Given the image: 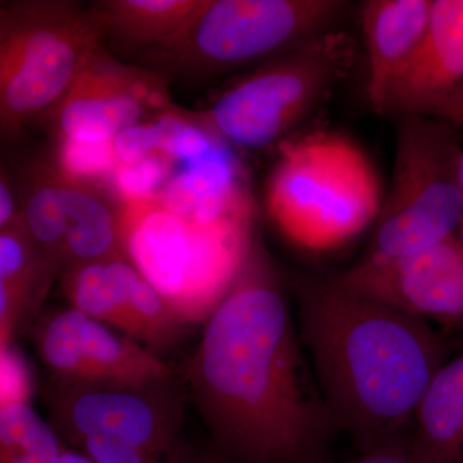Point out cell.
Segmentation results:
<instances>
[{"mask_svg": "<svg viewBox=\"0 0 463 463\" xmlns=\"http://www.w3.org/2000/svg\"><path fill=\"white\" fill-rule=\"evenodd\" d=\"M75 448L94 463H194L196 456L160 455L103 437L85 439Z\"/></svg>", "mask_w": 463, "mask_h": 463, "instance_id": "cell-25", "label": "cell"}, {"mask_svg": "<svg viewBox=\"0 0 463 463\" xmlns=\"http://www.w3.org/2000/svg\"><path fill=\"white\" fill-rule=\"evenodd\" d=\"M394 169L364 261L407 257L456 236L463 219L461 133L443 118L401 116Z\"/></svg>", "mask_w": 463, "mask_h": 463, "instance_id": "cell-6", "label": "cell"}, {"mask_svg": "<svg viewBox=\"0 0 463 463\" xmlns=\"http://www.w3.org/2000/svg\"><path fill=\"white\" fill-rule=\"evenodd\" d=\"M173 161L163 152L133 165L116 166L112 183L120 201L156 197L170 178Z\"/></svg>", "mask_w": 463, "mask_h": 463, "instance_id": "cell-24", "label": "cell"}, {"mask_svg": "<svg viewBox=\"0 0 463 463\" xmlns=\"http://www.w3.org/2000/svg\"><path fill=\"white\" fill-rule=\"evenodd\" d=\"M21 221L35 241L48 270L53 276L62 267L67 232V210L62 176L58 169L43 170L26 190Z\"/></svg>", "mask_w": 463, "mask_h": 463, "instance_id": "cell-20", "label": "cell"}, {"mask_svg": "<svg viewBox=\"0 0 463 463\" xmlns=\"http://www.w3.org/2000/svg\"><path fill=\"white\" fill-rule=\"evenodd\" d=\"M184 383L176 377L137 389L81 388L53 383L51 423L72 446L103 437L160 455H192L184 437Z\"/></svg>", "mask_w": 463, "mask_h": 463, "instance_id": "cell-9", "label": "cell"}, {"mask_svg": "<svg viewBox=\"0 0 463 463\" xmlns=\"http://www.w3.org/2000/svg\"><path fill=\"white\" fill-rule=\"evenodd\" d=\"M61 176L67 210L62 269L124 255L118 206H112L90 184Z\"/></svg>", "mask_w": 463, "mask_h": 463, "instance_id": "cell-18", "label": "cell"}, {"mask_svg": "<svg viewBox=\"0 0 463 463\" xmlns=\"http://www.w3.org/2000/svg\"><path fill=\"white\" fill-rule=\"evenodd\" d=\"M203 326L183 383L213 447L241 463L315 462L334 422L258 240Z\"/></svg>", "mask_w": 463, "mask_h": 463, "instance_id": "cell-1", "label": "cell"}, {"mask_svg": "<svg viewBox=\"0 0 463 463\" xmlns=\"http://www.w3.org/2000/svg\"><path fill=\"white\" fill-rule=\"evenodd\" d=\"M124 257L185 326L205 323L254 246V221L200 224L155 197L118 203Z\"/></svg>", "mask_w": 463, "mask_h": 463, "instance_id": "cell-4", "label": "cell"}, {"mask_svg": "<svg viewBox=\"0 0 463 463\" xmlns=\"http://www.w3.org/2000/svg\"><path fill=\"white\" fill-rule=\"evenodd\" d=\"M118 166L114 143L58 141V172L72 181L90 184V181L112 178Z\"/></svg>", "mask_w": 463, "mask_h": 463, "instance_id": "cell-23", "label": "cell"}, {"mask_svg": "<svg viewBox=\"0 0 463 463\" xmlns=\"http://www.w3.org/2000/svg\"><path fill=\"white\" fill-rule=\"evenodd\" d=\"M108 35L99 8L14 2L0 8V123L14 134L53 109Z\"/></svg>", "mask_w": 463, "mask_h": 463, "instance_id": "cell-5", "label": "cell"}, {"mask_svg": "<svg viewBox=\"0 0 463 463\" xmlns=\"http://www.w3.org/2000/svg\"><path fill=\"white\" fill-rule=\"evenodd\" d=\"M112 143L118 165H133L161 151L163 129L157 118L143 121L118 133Z\"/></svg>", "mask_w": 463, "mask_h": 463, "instance_id": "cell-26", "label": "cell"}, {"mask_svg": "<svg viewBox=\"0 0 463 463\" xmlns=\"http://www.w3.org/2000/svg\"><path fill=\"white\" fill-rule=\"evenodd\" d=\"M265 205L294 245L337 250L376 223L383 203L373 161L346 134L319 130L282 143Z\"/></svg>", "mask_w": 463, "mask_h": 463, "instance_id": "cell-3", "label": "cell"}, {"mask_svg": "<svg viewBox=\"0 0 463 463\" xmlns=\"http://www.w3.org/2000/svg\"><path fill=\"white\" fill-rule=\"evenodd\" d=\"M194 463H241L236 459L231 458L230 456L224 455L221 450L216 448H207L203 450L199 455L194 456Z\"/></svg>", "mask_w": 463, "mask_h": 463, "instance_id": "cell-30", "label": "cell"}, {"mask_svg": "<svg viewBox=\"0 0 463 463\" xmlns=\"http://www.w3.org/2000/svg\"><path fill=\"white\" fill-rule=\"evenodd\" d=\"M74 309L157 354L182 336L184 323L124 255L79 268L67 286Z\"/></svg>", "mask_w": 463, "mask_h": 463, "instance_id": "cell-13", "label": "cell"}, {"mask_svg": "<svg viewBox=\"0 0 463 463\" xmlns=\"http://www.w3.org/2000/svg\"><path fill=\"white\" fill-rule=\"evenodd\" d=\"M443 120L452 124L453 127H455L456 129L461 133V136H463V109H461V111L455 112V114L448 116V118H443Z\"/></svg>", "mask_w": 463, "mask_h": 463, "instance_id": "cell-33", "label": "cell"}, {"mask_svg": "<svg viewBox=\"0 0 463 463\" xmlns=\"http://www.w3.org/2000/svg\"><path fill=\"white\" fill-rule=\"evenodd\" d=\"M432 0H368L362 29L368 54L367 97L383 115L392 79L412 57L430 23Z\"/></svg>", "mask_w": 463, "mask_h": 463, "instance_id": "cell-16", "label": "cell"}, {"mask_svg": "<svg viewBox=\"0 0 463 463\" xmlns=\"http://www.w3.org/2000/svg\"><path fill=\"white\" fill-rule=\"evenodd\" d=\"M26 365L11 346L2 349V404L29 403Z\"/></svg>", "mask_w": 463, "mask_h": 463, "instance_id": "cell-27", "label": "cell"}, {"mask_svg": "<svg viewBox=\"0 0 463 463\" xmlns=\"http://www.w3.org/2000/svg\"><path fill=\"white\" fill-rule=\"evenodd\" d=\"M345 5L337 0H206L190 25L155 48V60L176 72L222 74L281 56L328 32Z\"/></svg>", "mask_w": 463, "mask_h": 463, "instance_id": "cell-8", "label": "cell"}, {"mask_svg": "<svg viewBox=\"0 0 463 463\" xmlns=\"http://www.w3.org/2000/svg\"><path fill=\"white\" fill-rule=\"evenodd\" d=\"M21 212H18L14 192L8 178L2 173L0 178V231L7 230L12 225L20 223Z\"/></svg>", "mask_w": 463, "mask_h": 463, "instance_id": "cell-29", "label": "cell"}, {"mask_svg": "<svg viewBox=\"0 0 463 463\" xmlns=\"http://www.w3.org/2000/svg\"><path fill=\"white\" fill-rule=\"evenodd\" d=\"M335 281L407 315L463 332V248L457 236L407 257L359 260Z\"/></svg>", "mask_w": 463, "mask_h": 463, "instance_id": "cell-12", "label": "cell"}, {"mask_svg": "<svg viewBox=\"0 0 463 463\" xmlns=\"http://www.w3.org/2000/svg\"><path fill=\"white\" fill-rule=\"evenodd\" d=\"M300 322L335 428L362 453L403 437L446 362L440 335L429 322L335 279L303 288Z\"/></svg>", "mask_w": 463, "mask_h": 463, "instance_id": "cell-2", "label": "cell"}, {"mask_svg": "<svg viewBox=\"0 0 463 463\" xmlns=\"http://www.w3.org/2000/svg\"><path fill=\"white\" fill-rule=\"evenodd\" d=\"M35 345L61 385L137 389L175 377L147 347L71 307L43 319Z\"/></svg>", "mask_w": 463, "mask_h": 463, "instance_id": "cell-10", "label": "cell"}, {"mask_svg": "<svg viewBox=\"0 0 463 463\" xmlns=\"http://www.w3.org/2000/svg\"><path fill=\"white\" fill-rule=\"evenodd\" d=\"M206 0H109L97 5L108 33L129 47H158L172 42Z\"/></svg>", "mask_w": 463, "mask_h": 463, "instance_id": "cell-19", "label": "cell"}, {"mask_svg": "<svg viewBox=\"0 0 463 463\" xmlns=\"http://www.w3.org/2000/svg\"><path fill=\"white\" fill-rule=\"evenodd\" d=\"M54 463H94L90 458H88L87 456L83 455V453L79 452V450H71V449H63V452L61 453V456L58 457V459Z\"/></svg>", "mask_w": 463, "mask_h": 463, "instance_id": "cell-32", "label": "cell"}, {"mask_svg": "<svg viewBox=\"0 0 463 463\" xmlns=\"http://www.w3.org/2000/svg\"><path fill=\"white\" fill-rule=\"evenodd\" d=\"M463 84V0H432L430 23L392 79L383 115L438 118Z\"/></svg>", "mask_w": 463, "mask_h": 463, "instance_id": "cell-14", "label": "cell"}, {"mask_svg": "<svg viewBox=\"0 0 463 463\" xmlns=\"http://www.w3.org/2000/svg\"><path fill=\"white\" fill-rule=\"evenodd\" d=\"M231 147L223 139L196 160L173 164L155 199L194 223L254 221V203Z\"/></svg>", "mask_w": 463, "mask_h": 463, "instance_id": "cell-15", "label": "cell"}, {"mask_svg": "<svg viewBox=\"0 0 463 463\" xmlns=\"http://www.w3.org/2000/svg\"><path fill=\"white\" fill-rule=\"evenodd\" d=\"M352 47L334 30L313 36L232 85L203 118L232 147H270L345 76Z\"/></svg>", "mask_w": 463, "mask_h": 463, "instance_id": "cell-7", "label": "cell"}, {"mask_svg": "<svg viewBox=\"0 0 463 463\" xmlns=\"http://www.w3.org/2000/svg\"><path fill=\"white\" fill-rule=\"evenodd\" d=\"M65 447L30 403L0 408V463H54Z\"/></svg>", "mask_w": 463, "mask_h": 463, "instance_id": "cell-21", "label": "cell"}, {"mask_svg": "<svg viewBox=\"0 0 463 463\" xmlns=\"http://www.w3.org/2000/svg\"><path fill=\"white\" fill-rule=\"evenodd\" d=\"M459 183H461L462 194H463V152L461 155V160H459Z\"/></svg>", "mask_w": 463, "mask_h": 463, "instance_id": "cell-34", "label": "cell"}, {"mask_svg": "<svg viewBox=\"0 0 463 463\" xmlns=\"http://www.w3.org/2000/svg\"><path fill=\"white\" fill-rule=\"evenodd\" d=\"M461 109H463V84L455 91V94L450 97L438 118H446L448 116L455 114L457 111H461Z\"/></svg>", "mask_w": 463, "mask_h": 463, "instance_id": "cell-31", "label": "cell"}, {"mask_svg": "<svg viewBox=\"0 0 463 463\" xmlns=\"http://www.w3.org/2000/svg\"><path fill=\"white\" fill-rule=\"evenodd\" d=\"M347 463H420L411 448L410 439H394L388 443L362 453Z\"/></svg>", "mask_w": 463, "mask_h": 463, "instance_id": "cell-28", "label": "cell"}, {"mask_svg": "<svg viewBox=\"0 0 463 463\" xmlns=\"http://www.w3.org/2000/svg\"><path fill=\"white\" fill-rule=\"evenodd\" d=\"M458 241H459V243H461L462 245V248H463V219H462V222H461V225H459V228H458Z\"/></svg>", "mask_w": 463, "mask_h": 463, "instance_id": "cell-35", "label": "cell"}, {"mask_svg": "<svg viewBox=\"0 0 463 463\" xmlns=\"http://www.w3.org/2000/svg\"><path fill=\"white\" fill-rule=\"evenodd\" d=\"M411 448L420 463H459L463 457V344L423 392Z\"/></svg>", "mask_w": 463, "mask_h": 463, "instance_id": "cell-17", "label": "cell"}, {"mask_svg": "<svg viewBox=\"0 0 463 463\" xmlns=\"http://www.w3.org/2000/svg\"><path fill=\"white\" fill-rule=\"evenodd\" d=\"M170 109L161 76L121 65L103 48L94 52L80 75L52 111L57 141L112 142L149 112Z\"/></svg>", "mask_w": 463, "mask_h": 463, "instance_id": "cell-11", "label": "cell"}, {"mask_svg": "<svg viewBox=\"0 0 463 463\" xmlns=\"http://www.w3.org/2000/svg\"><path fill=\"white\" fill-rule=\"evenodd\" d=\"M52 277L23 221L0 231V285L33 307L44 294Z\"/></svg>", "mask_w": 463, "mask_h": 463, "instance_id": "cell-22", "label": "cell"}]
</instances>
